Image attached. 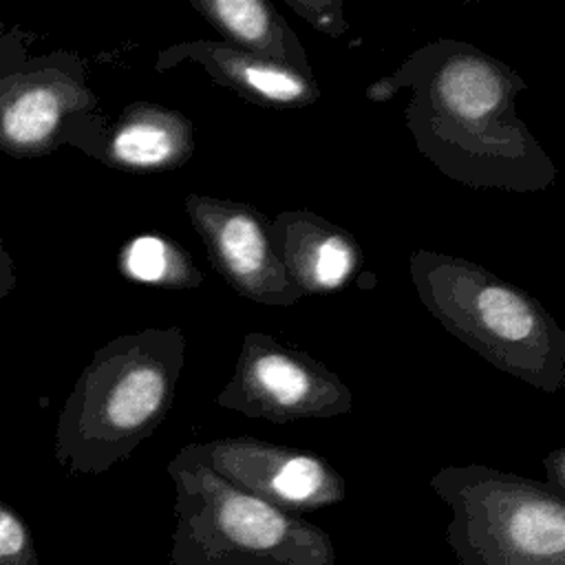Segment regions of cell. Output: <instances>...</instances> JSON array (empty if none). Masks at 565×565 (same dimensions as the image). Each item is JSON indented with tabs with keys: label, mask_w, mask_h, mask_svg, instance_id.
<instances>
[{
	"label": "cell",
	"mask_w": 565,
	"mask_h": 565,
	"mask_svg": "<svg viewBox=\"0 0 565 565\" xmlns=\"http://www.w3.org/2000/svg\"><path fill=\"white\" fill-rule=\"evenodd\" d=\"M406 88V128L444 177L514 194L543 192L556 181L554 161L516 113L527 84L499 57L463 40L437 38L371 82L364 95L380 104Z\"/></svg>",
	"instance_id": "1"
},
{
	"label": "cell",
	"mask_w": 565,
	"mask_h": 565,
	"mask_svg": "<svg viewBox=\"0 0 565 565\" xmlns=\"http://www.w3.org/2000/svg\"><path fill=\"white\" fill-rule=\"evenodd\" d=\"M185 364L181 327L121 333L77 375L55 426V459L73 475H102L128 459L168 417Z\"/></svg>",
	"instance_id": "2"
},
{
	"label": "cell",
	"mask_w": 565,
	"mask_h": 565,
	"mask_svg": "<svg viewBox=\"0 0 565 565\" xmlns=\"http://www.w3.org/2000/svg\"><path fill=\"white\" fill-rule=\"evenodd\" d=\"M408 274L426 311L494 369L543 391L565 384V331L525 289L461 256L413 249Z\"/></svg>",
	"instance_id": "3"
},
{
	"label": "cell",
	"mask_w": 565,
	"mask_h": 565,
	"mask_svg": "<svg viewBox=\"0 0 565 565\" xmlns=\"http://www.w3.org/2000/svg\"><path fill=\"white\" fill-rule=\"evenodd\" d=\"M174 532L168 565H335L331 536L205 466L174 455Z\"/></svg>",
	"instance_id": "4"
},
{
	"label": "cell",
	"mask_w": 565,
	"mask_h": 565,
	"mask_svg": "<svg viewBox=\"0 0 565 565\" xmlns=\"http://www.w3.org/2000/svg\"><path fill=\"white\" fill-rule=\"evenodd\" d=\"M430 488L452 512L446 541L461 565H565V494L550 483L466 463Z\"/></svg>",
	"instance_id": "5"
},
{
	"label": "cell",
	"mask_w": 565,
	"mask_h": 565,
	"mask_svg": "<svg viewBox=\"0 0 565 565\" xmlns=\"http://www.w3.org/2000/svg\"><path fill=\"white\" fill-rule=\"evenodd\" d=\"M35 35L0 22V150L35 159L73 146L90 157L106 117L75 51L33 53Z\"/></svg>",
	"instance_id": "6"
},
{
	"label": "cell",
	"mask_w": 565,
	"mask_h": 565,
	"mask_svg": "<svg viewBox=\"0 0 565 565\" xmlns=\"http://www.w3.org/2000/svg\"><path fill=\"white\" fill-rule=\"evenodd\" d=\"M216 404L271 424L329 419L353 411V391L327 364L263 331L243 335Z\"/></svg>",
	"instance_id": "7"
},
{
	"label": "cell",
	"mask_w": 565,
	"mask_h": 565,
	"mask_svg": "<svg viewBox=\"0 0 565 565\" xmlns=\"http://www.w3.org/2000/svg\"><path fill=\"white\" fill-rule=\"evenodd\" d=\"M177 455L291 514L329 508L347 497L344 477L324 457L249 435L192 441Z\"/></svg>",
	"instance_id": "8"
},
{
	"label": "cell",
	"mask_w": 565,
	"mask_h": 565,
	"mask_svg": "<svg viewBox=\"0 0 565 565\" xmlns=\"http://www.w3.org/2000/svg\"><path fill=\"white\" fill-rule=\"evenodd\" d=\"M185 214L210 265L245 300L271 307L300 302L271 238V221L252 203L214 194H185Z\"/></svg>",
	"instance_id": "9"
},
{
	"label": "cell",
	"mask_w": 565,
	"mask_h": 565,
	"mask_svg": "<svg viewBox=\"0 0 565 565\" xmlns=\"http://www.w3.org/2000/svg\"><path fill=\"white\" fill-rule=\"evenodd\" d=\"M185 62L199 64L214 84L263 108H307L320 99L316 77H307L221 40L199 38L170 44L159 51L152 66L157 73H166Z\"/></svg>",
	"instance_id": "10"
},
{
	"label": "cell",
	"mask_w": 565,
	"mask_h": 565,
	"mask_svg": "<svg viewBox=\"0 0 565 565\" xmlns=\"http://www.w3.org/2000/svg\"><path fill=\"white\" fill-rule=\"evenodd\" d=\"M194 148L196 128L190 117L139 99L106 119L90 157L124 172H170L185 166Z\"/></svg>",
	"instance_id": "11"
},
{
	"label": "cell",
	"mask_w": 565,
	"mask_h": 565,
	"mask_svg": "<svg viewBox=\"0 0 565 565\" xmlns=\"http://www.w3.org/2000/svg\"><path fill=\"white\" fill-rule=\"evenodd\" d=\"M271 238L287 278L302 296L344 289L362 267V249L351 232L307 207L278 212Z\"/></svg>",
	"instance_id": "12"
},
{
	"label": "cell",
	"mask_w": 565,
	"mask_h": 565,
	"mask_svg": "<svg viewBox=\"0 0 565 565\" xmlns=\"http://www.w3.org/2000/svg\"><path fill=\"white\" fill-rule=\"evenodd\" d=\"M188 4L236 49L313 77L307 49L267 0H188Z\"/></svg>",
	"instance_id": "13"
},
{
	"label": "cell",
	"mask_w": 565,
	"mask_h": 565,
	"mask_svg": "<svg viewBox=\"0 0 565 565\" xmlns=\"http://www.w3.org/2000/svg\"><path fill=\"white\" fill-rule=\"evenodd\" d=\"M119 271L139 285L161 289H194L203 282L190 254L161 234H141L128 241L119 252Z\"/></svg>",
	"instance_id": "14"
},
{
	"label": "cell",
	"mask_w": 565,
	"mask_h": 565,
	"mask_svg": "<svg viewBox=\"0 0 565 565\" xmlns=\"http://www.w3.org/2000/svg\"><path fill=\"white\" fill-rule=\"evenodd\" d=\"M0 565H40L26 521L0 501Z\"/></svg>",
	"instance_id": "15"
},
{
	"label": "cell",
	"mask_w": 565,
	"mask_h": 565,
	"mask_svg": "<svg viewBox=\"0 0 565 565\" xmlns=\"http://www.w3.org/2000/svg\"><path fill=\"white\" fill-rule=\"evenodd\" d=\"M285 4L327 38H342L351 29L342 0H285Z\"/></svg>",
	"instance_id": "16"
},
{
	"label": "cell",
	"mask_w": 565,
	"mask_h": 565,
	"mask_svg": "<svg viewBox=\"0 0 565 565\" xmlns=\"http://www.w3.org/2000/svg\"><path fill=\"white\" fill-rule=\"evenodd\" d=\"M543 466L547 470V481L554 490L565 494V450L563 448H554L552 452H547V457L543 459Z\"/></svg>",
	"instance_id": "17"
},
{
	"label": "cell",
	"mask_w": 565,
	"mask_h": 565,
	"mask_svg": "<svg viewBox=\"0 0 565 565\" xmlns=\"http://www.w3.org/2000/svg\"><path fill=\"white\" fill-rule=\"evenodd\" d=\"M15 289V269H13V258L9 249L4 247V241L0 236V300L7 298Z\"/></svg>",
	"instance_id": "18"
}]
</instances>
